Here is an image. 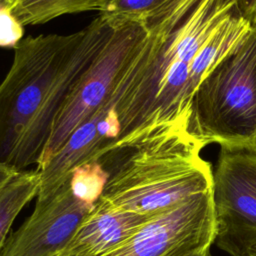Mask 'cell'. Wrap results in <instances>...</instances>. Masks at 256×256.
<instances>
[{"label":"cell","instance_id":"cell-10","mask_svg":"<svg viewBox=\"0 0 256 256\" xmlns=\"http://www.w3.org/2000/svg\"><path fill=\"white\" fill-rule=\"evenodd\" d=\"M108 0H15L12 13L23 25H39L55 18L87 11H101Z\"/></svg>","mask_w":256,"mask_h":256},{"label":"cell","instance_id":"cell-14","mask_svg":"<svg viewBox=\"0 0 256 256\" xmlns=\"http://www.w3.org/2000/svg\"><path fill=\"white\" fill-rule=\"evenodd\" d=\"M240 13L251 23L256 21V0H236Z\"/></svg>","mask_w":256,"mask_h":256},{"label":"cell","instance_id":"cell-6","mask_svg":"<svg viewBox=\"0 0 256 256\" xmlns=\"http://www.w3.org/2000/svg\"><path fill=\"white\" fill-rule=\"evenodd\" d=\"M215 239L211 190L151 218L126 243L105 256H184Z\"/></svg>","mask_w":256,"mask_h":256},{"label":"cell","instance_id":"cell-17","mask_svg":"<svg viewBox=\"0 0 256 256\" xmlns=\"http://www.w3.org/2000/svg\"><path fill=\"white\" fill-rule=\"evenodd\" d=\"M247 256H256V246H254V247L250 250V252L248 253Z\"/></svg>","mask_w":256,"mask_h":256},{"label":"cell","instance_id":"cell-16","mask_svg":"<svg viewBox=\"0 0 256 256\" xmlns=\"http://www.w3.org/2000/svg\"><path fill=\"white\" fill-rule=\"evenodd\" d=\"M184 256H212V255H211V252H210V248H207V249H203V250H200V251H197V252H193V253H190V254H187V255H184Z\"/></svg>","mask_w":256,"mask_h":256},{"label":"cell","instance_id":"cell-18","mask_svg":"<svg viewBox=\"0 0 256 256\" xmlns=\"http://www.w3.org/2000/svg\"><path fill=\"white\" fill-rule=\"evenodd\" d=\"M0 1H3V0H0Z\"/></svg>","mask_w":256,"mask_h":256},{"label":"cell","instance_id":"cell-15","mask_svg":"<svg viewBox=\"0 0 256 256\" xmlns=\"http://www.w3.org/2000/svg\"><path fill=\"white\" fill-rule=\"evenodd\" d=\"M18 172L5 166L0 164V189L6 185Z\"/></svg>","mask_w":256,"mask_h":256},{"label":"cell","instance_id":"cell-8","mask_svg":"<svg viewBox=\"0 0 256 256\" xmlns=\"http://www.w3.org/2000/svg\"><path fill=\"white\" fill-rule=\"evenodd\" d=\"M151 218L99 199L60 256H105L133 237Z\"/></svg>","mask_w":256,"mask_h":256},{"label":"cell","instance_id":"cell-5","mask_svg":"<svg viewBox=\"0 0 256 256\" xmlns=\"http://www.w3.org/2000/svg\"><path fill=\"white\" fill-rule=\"evenodd\" d=\"M214 244L230 256L256 246V153L221 150L213 172Z\"/></svg>","mask_w":256,"mask_h":256},{"label":"cell","instance_id":"cell-1","mask_svg":"<svg viewBox=\"0 0 256 256\" xmlns=\"http://www.w3.org/2000/svg\"><path fill=\"white\" fill-rule=\"evenodd\" d=\"M117 20L99 13L70 34L23 38L0 82V164L38 166L67 98L111 38Z\"/></svg>","mask_w":256,"mask_h":256},{"label":"cell","instance_id":"cell-13","mask_svg":"<svg viewBox=\"0 0 256 256\" xmlns=\"http://www.w3.org/2000/svg\"><path fill=\"white\" fill-rule=\"evenodd\" d=\"M14 0L0 1V47L15 48L23 39V25L12 13Z\"/></svg>","mask_w":256,"mask_h":256},{"label":"cell","instance_id":"cell-11","mask_svg":"<svg viewBox=\"0 0 256 256\" xmlns=\"http://www.w3.org/2000/svg\"><path fill=\"white\" fill-rule=\"evenodd\" d=\"M107 179V173L102 165L97 160L90 161L79 165L71 172L69 186L77 199L94 206L104 192Z\"/></svg>","mask_w":256,"mask_h":256},{"label":"cell","instance_id":"cell-2","mask_svg":"<svg viewBox=\"0 0 256 256\" xmlns=\"http://www.w3.org/2000/svg\"><path fill=\"white\" fill-rule=\"evenodd\" d=\"M204 147L188 123L155 128L115 144L97 159L108 176L101 199L154 217L210 191L213 170L201 156Z\"/></svg>","mask_w":256,"mask_h":256},{"label":"cell","instance_id":"cell-19","mask_svg":"<svg viewBox=\"0 0 256 256\" xmlns=\"http://www.w3.org/2000/svg\"><path fill=\"white\" fill-rule=\"evenodd\" d=\"M58 256H60V255H58Z\"/></svg>","mask_w":256,"mask_h":256},{"label":"cell","instance_id":"cell-12","mask_svg":"<svg viewBox=\"0 0 256 256\" xmlns=\"http://www.w3.org/2000/svg\"><path fill=\"white\" fill-rule=\"evenodd\" d=\"M172 0H108L101 14L118 20L146 23Z\"/></svg>","mask_w":256,"mask_h":256},{"label":"cell","instance_id":"cell-9","mask_svg":"<svg viewBox=\"0 0 256 256\" xmlns=\"http://www.w3.org/2000/svg\"><path fill=\"white\" fill-rule=\"evenodd\" d=\"M40 174L38 170L18 172L0 189V251L17 215L38 195Z\"/></svg>","mask_w":256,"mask_h":256},{"label":"cell","instance_id":"cell-4","mask_svg":"<svg viewBox=\"0 0 256 256\" xmlns=\"http://www.w3.org/2000/svg\"><path fill=\"white\" fill-rule=\"evenodd\" d=\"M116 20L111 38L81 77L58 114L37 168L47 163L74 130L107 102L141 49L148 33L147 24Z\"/></svg>","mask_w":256,"mask_h":256},{"label":"cell","instance_id":"cell-7","mask_svg":"<svg viewBox=\"0 0 256 256\" xmlns=\"http://www.w3.org/2000/svg\"><path fill=\"white\" fill-rule=\"evenodd\" d=\"M94 206L77 199L69 180L50 198L37 200L32 214L11 234L0 256H58Z\"/></svg>","mask_w":256,"mask_h":256},{"label":"cell","instance_id":"cell-3","mask_svg":"<svg viewBox=\"0 0 256 256\" xmlns=\"http://www.w3.org/2000/svg\"><path fill=\"white\" fill-rule=\"evenodd\" d=\"M188 130L205 146L256 153V22L198 86Z\"/></svg>","mask_w":256,"mask_h":256}]
</instances>
